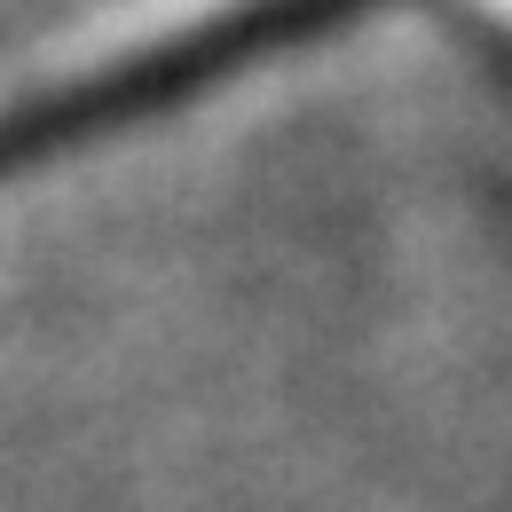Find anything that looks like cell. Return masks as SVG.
I'll return each instance as SVG.
<instances>
[{
	"label": "cell",
	"instance_id": "cell-1",
	"mask_svg": "<svg viewBox=\"0 0 512 512\" xmlns=\"http://www.w3.org/2000/svg\"><path fill=\"white\" fill-rule=\"evenodd\" d=\"M505 8H512V0H505Z\"/></svg>",
	"mask_w": 512,
	"mask_h": 512
}]
</instances>
